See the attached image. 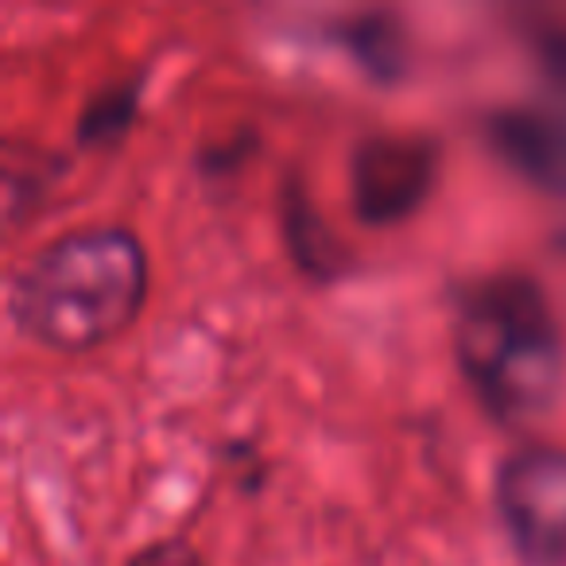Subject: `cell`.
<instances>
[{
  "instance_id": "6da1fadb",
  "label": "cell",
  "mask_w": 566,
  "mask_h": 566,
  "mask_svg": "<svg viewBox=\"0 0 566 566\" xmlns=\"http://www.w3.org/2000/svg\"><path fill=\"white\" fill-rule=\"evenodd\" d=\"M148 260L128 229L94 226L48 241L12 283V318L40 346H105L140 315Z\"/></svg>"
},
{
  "instance_id": "7a4b0ae2",
  "label": "cell",
  "mask_w": 566,
  "mask_h": 566,
  "mask_svg": "<svg viewBox=\"0 0 566 566\" xmlns=\"http://www.w3.org/2000/svg\"><path fill=\"white\" fill-rule=\"evenodd\" d=\"M462 377L501 423H532L563 385V334L535 280L516 272L481 275L454 311Z\"/></svg>"
},
{
  "instance_id": "3957f363",
  "label": "cell",
  "mask_w": 566,
  "mask_h": 566,
  "mask_svg": "<svg viewBox=\"0 0 566 566\" xmlns=\"http://www.w3.org/2000/svg\"><path fill=\"white\" fill-rule=\"evenodd\" d=\"M496 509L524 563L566 566V450H512L496 473Z\"/></svg>"
},
{
  "instance_id": "277c9868",
  "label": "cell",
  "mask_w": 566,
  "mask_h": 566,
  "mask_svg": "<svg viewBox=\"0 0 566 566\" xmlns=\"http://www.w3.org/2000/svg\"><path fill=\"white\" fill-rule=\"evenodd\" d=\"M439 175V148L419 133H377L354 151V210L369 226L416 213Z\"/></svg>"
},
{
  "instance_id": "5b68a950",
  "label": "cell",
  "mask_w": 566,
  "mask_h": 566,
  "mask_svg": "<svg viewBox=\"0 0 566 566\" xmlns=\"http://www.w3.org/2000/svg\"><path fill=\"white\" fill-rule=\"evenodd\" d=\"M493 151L551 195H566V125L539 109H501L485 125Z\"/></svg>"
},
{
  "instance_id": "8992f818",
  "label": "cell",
  "mask_w": 566,
  "mask_h": 566,
  "mask_svg": "<svg viewBox=\"0 0 566 566\" xmlns=\"http://www.w3.org/2000/svg\"><path fill=\"white\" fill-rule=\"evenodd\" d=\"M283 229H287V244H292L303 272L323 275V280L338 275V268H342L338 244H334L326 221L318 218V210L303 198V190L295 187V182H292V190H287V198H283Z\"/></svg>"
},
{
  "instance_id": "52a82bcc",
  "label": "cell",
  "mask_w": 566,
  "mask_h": 566,
  "mask_svg": "<svg viewBox=\"0 0 566 566\" xmlns=\"http://www.w3.org/2000/svg\"><path fill=\"white\" fill-rule=\"evenodd\" d=\"M346 43L377 78H396L403 71V28L385 12H365V17L349 20Z\"/></svg>"
},
{
  "instance_id": "ba28073f",
  "label": "cell",
  "mask_w": 566,
  "mask_h": 566,
  "mask_svg": "<svg viewBox=\"0 0 566 566\" xmlns=\"http://www.w3.org/2000/svg\"><path fill=\"white\" fill-rule=\"evenodd\" d=\"M133 109H136V90L113 86V90H105V94H97L94 102L86 105V113H82V125H78L82 144L120 140L128 120H133Z\"/></svg>"
},
{
  "instance_id": "9c48e42d",
  "label": "cell",
  "mask_w": 566,
  "mask_h": 566,
  "mask_svg": "<svg viewBox=\"0 0 566 566\" xmlns=\"http://www.w3.org/2000/svg\"><path fill=\"white\" fill-rule=\"evenodd\" d=\"M128 566H206V563L195 555V547H187V543L164 539V543H151V547H144Z\"/></svg>"
}]
</instances>
